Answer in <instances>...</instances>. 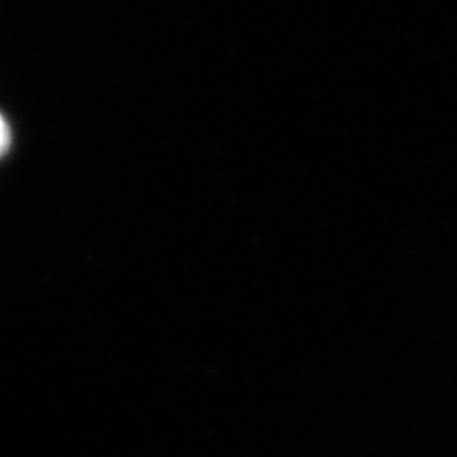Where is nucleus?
Masks as SVG:
<instances>
[{
    "label": "nucleus",
    "mask_w": 457,
    "mask_h": 457,
    "mask_svg": "<svg viewBox=\"0 0 457 457\" xmlns=\"http://www.w3.org/2000/svg\"><path fill=\"white\" fill-rule=\"evenodd\" d=\"M9 147H11V129L5 117L0 114V158L7 154Z\"/></svg>",
    "instance_id": "nucleus-1"
}]
</instances>
